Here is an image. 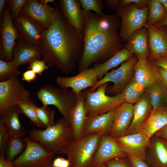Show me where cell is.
<instances>
[{
    "mask_svg": "<svg viewBox=\"0 0 167 167\" xmlns=\"http://www.w3.org/2000/svg\"><path fill=\"white\" fill-rule=\"evenodd\" d=\"M36 110L38 118L44 128H46L55 124L54 111L51 109L49 106L43 105L40 107L36 106Z\"/></svg>",
    "mask_w": 167,
    "mask_h": 167,
    "instance_id": "cell-35",
    "label": "cell"
},
{
    "mask_svg": "<svg viewBox=\"0 0 167 167\" xmlns=\"http://www.w3.org/2000/svg\"><path fill=\"white\" fill-rule=\"evenodd\" d=\"M148 6L141 8L132 4L119 6L116 11L121 18L119 33L123 43L127 42L135 32L145 26L149 14Z\"/></svg>",
    "mask_w": 167,
    "mask_h": 167,
    "instance_id": "cell-7",
    "label": "cell"
},
{
    "mask_svg": "<svg viewBox=\"0 0 167 167\" xmlns=\"http://www.w3.org/2000/svg\"><path fill=\"white\" fill-rule=\"evenodd\" d=\"M159 79L167 88V71L161 67H157Z\"/></svg>",
    "mask_w": 167,
    "mask_h": 167,
    "instance_id": "cell-46",
    "label": "cell"
},
{
    "mask_svg": "<svg viewBox=\"0 0 167 167\" xmlns=\"http://www.w3.org/2000/svg\"><path fill=\"white\" fill-rule=\"evenodd\" d=\"M133 77L145 89L160 79L157 67L147 58L138 59L134 68Z\"/></svg>",
    "mask_w": 167,
    "mask_h": 167,
    "instance_id": "cell-23",
    "label": "cell"
},
{
    "mask_svg": "<svg viewBox=\"0 0 167 167\" xmlns=\"http://www.w3.org/2000/svg\"><path fill=\"white\" fill-rule=\"evenodd\" d=\"M0 167H14L11 162L7 161L3 155L0 156Z\"/></svg>",
    "mask_w": 167,
    "mask_h": 167,
    "instance_id": "cell-49",
    "label": "cell"
},
{
    "mask_svg": "<svg viewBox=\"0 0 167 167\" xmlns=\"http://www.w3.org/2000/svg\"><path fill=\"white\" fill-rule=\"evenodd\" d=\"M61 157H57L55 158L52 163L53 167H60L62 160Z\"/></svg>",
    "mask_w": 167,
    "mask_h": 167,
    "instance_id": "cell-50",
    "label": "cell"
},
{
    "mask_svg": "<svg viewBox=\"0 0 167 167\" xmlns=\"http://www.w3.org/2000/svg\"><path fill=\"white\" fill-rule=\"evenodd\" d=\"M20 73L12 62H8L0 59V82L7 80L14 76H19Z\"/></svg>",
    "mask_w": 167,
    "mask_h": 167,
    "instance_id": "cell-36",
    "label": "cell"
},
{
    "mask_svg": "<svg viewBox=\"0 0 167 167\" xmlns=\"http://www.w3.org/2000/svg\"><path fill=\"white\" fill-rule=\"evenodd\" d=\"M83 10L89 11H93L97 15L103 13L102 11L104 7L103 2L101 0H79Z\"/></svg>",
    "mask_w": 167,
    "mask_h": 167,
    "instance_id": "cell-37",
    "label": "cell"
},
{
    "mask_svg": "<svg viewBox=\"0 0 167 167\" xmlns=\"http://www.w3.org/2000/svg\"><path fill=\"white\" fill-rule=\"evenodd\" d=\"M126 156L127 154L120 148L114 137L103 134L89 167H95L115 158Z\"/></svg>",
    "mask_w": 167,
    "mask_h": 167,
    "instance_id": "cell-13",
    "label": "cell"
},
{
    "mask_svg": "<svg viewBox=\"0 0 167 167\" xmlns=\"http://www.w3.org/2000/svg\"><path fill=\"white\" fill-rule=\"evenodd\" d=\"M57 5L64 17L76 29L84 33L89 11L83 10L79 0H59Z\"/></svg>",
    "mask_w": 167,
    "mask_h": 167,
    "instance_id": "cell-17",
    "label": "cell"
},
{
    "mask_svg": "<svg viewBox=\"0 0 167 167\" xmlns=\"http://www.w3.org/2000/svg\"><path fill=\"white\" fill-rule=\"evenodd\" d=\"M167 124V106L153 109L139 133L150 138L161 128Z\"/></svg>",
    "mask_w": 167,
    "mask_h": 167,
    "instance_id": "cell-27",
    "label": "cell"
},
{
    "mask_svg": "<svg viewBox=\"0 0 167 167\" xmlns=\"http://www.w3.org/2000/svg\"><path fill=\"white\" fill-rule=\"evenodd\" d=\"M86 117L84 95L82 91L78 95L76 102L70 110L67 120L73 130V139L84 136L83 129Z\"/></svg>",
    "mask_w": 167,
    "mask_h": 167,
    "instance_id": "cell-21",
    "label": "cell"
},
{
    "mask_svg": "<svg viewBox=\"0 0 167 167\" xmlns=\"http://www.w3.org/2000/svg\"><path fill=\"white\" fill-rule=\"evenodd\" d=\"M36 74L32 70L28 69L22 74L21 80L28 83L35 80L37 78Z\"/></svg>",
    "mask_w": 167,
    "mask_h": 167,
    "instance_id": "cell-44",
    "label": "cell"
},
{
    "mask_svg": "<svg viewBox=\"0 0 167 167\" xmlns=\"http://www.w3.org/2000/svg\"><path fill=\"white\" fill-rule=\"evenodd\" d=\"M20 110L18 105L12 107L0 115V119L7 129L10 135L22 138L26 134V131L19 118Z\"/></svg>",
    "mask_w": 167,
    "mask_h": 167,
    "instance_id": "cell-28",
    "label": "cell"
},
{
    "mask_svg": "<svg viewBox=\"0 0 167 167\" xmlns=\"http://www.w3.org/2000/svg\"><path fill=\"white\" fill-rule=\"evenodd\" d=\"M148 32L149 54L147 58L152 61L167 55V31L162 27L146 24Z\"/></svg>",
    "mask_w": 167,
    "mask_h": 167,
    "instance_id": "cell-18",
    "label": "cell"
},
{
    "mask_svg": "<svg viewBox=\"0 0 167 167\" xmlns=\"http://www.w3.org/2000/svg\"><path fill=\"white\" fill-rule=\"evenodd\" d=\"M29 135L54 154H62L63 148L73 139V129L63 118L45 130L33 128Z\"/></svg>",
    "mask_w": 167,
    "mask_h": 167,
    "instance_id": "cell-3",
    "label": "cell"
},
{
    "mask_svg": "<svg viewBox=\"0 0 167 167\" xmlns=\"http://www.w3.org/2000/svg\"><path fill=\"white\" fill-rule=\"evenodd\" d=\"M108 83L104 84L94 91L86 89L83 91L87 116L105 113L116 109L124 103L122 93L114 96L107 95Z\"/></svg>",
    "mask_w": 167,
    "mask_h": 167,
    "instance_id": "cell-5",
    "label": "cell"
},
{
    "mask_svg": "<svg viewBox=\"0 0 167 167\" xmlns=\"http://www.w3.org/2000/svg\"><path fill=\"white\" fill-rule=\"evenodd\" d=\"M134 108L133 104L124 102L115 110L109 135L113 137L123 135L131 124Z\"/></svg>",
    "mask_w": 167,
    "mask_h": 167,
    "instance_id": "cell-22",
    "label": "cell"
},
{
    "mask_svg": "<svg viewBox=\"0 0 167 167\" xmlns=\"http://www.w3.org/2000/svg\"><path fill=\"white\" fill-rule=\"evenodd\" d=\"M157 67H162L167 71V55L151 61Z\"/></svg>",
    "mask_w": 167,
    "mask_h": 167,
    "instance_id": "cell-45",
    "label": "cell"
},
{
    "mask_svg": "<svg viewBox=\"0 0 167 167\" xmlns=\"http://www.w3.org/2000/svg\"><path fill=\"white\" fill-rule=\"evenodd\" d=\"M145 89L133 77L125 87L122 92L124 102L135 103L145 93Z\"/></svg>",
    "mask_w": 167,
    "mask_h": 167,
    "instance_id": "cell-31",
    "label": "cell"
},
{
    "mask_svg": "<svg viewBox=\"0 0 167 167\" xmlns=\"http://www.w3.org/2000/svg\"><path fill=\"white\" fill-rule=\"evenodd\" d=\"M145 92L149 96L153 109L167 106V88L160 79L146 89Z\"/></svg>",
    "mask_w": 167,
    "mask_h": 167,
    "instance_id": "cell-30",
    "label": "cell"
},
{
    "mask_svg": "<svg viewBox=\"0 0 167 167\" xmlns=\"http://www.w3.org/2000/svg\"><path fill=\"white\" fill-rule=\"evenodd\" d=\"M37 1L41 4H47L48 3H54L55 1L54 0H39Z\"/></svg>",
    "mask_w": 167,
    "mask_h": 167,
    "instance_id": "cell-54",
    "label": "cell"
},
{
    "mask_svg": "<svg viewBox=\"0 0 167 167\" xmlns=\"http://www.w3.org/2000/svg\"><path fill=\"white\" fill-rule=\"evenodd\" d=\"M26 143L24 139L19 137L10 135L6 148L5 159L11 162L18 155L24 150Z\"/></svg>",
    "mask_w": 167,
    "mask_h": 167,
    "instance_id": "cell-32",
    "label": "cell"
},
{
    "mask_svg": "<svg viewBox=\"0 0 167 167\" xmlns=\"http://www.w3.org/2000/svg\"><path fill=\"white\" fill-rule=\"evenodd\" d=\"M149 14L146 24L155 25L167 17V13L159 0H149Z\"/></svg>",
    "mask_w": 167,
    "mask_h": 167,
    "instance_id": "cell-33",
    "label": "cell"
},
{
    "mask_svg": "<svg viewBox=\"0 0 167 167\" xmlns=\"http://www.w3.org/2000/svg\"><path fill=\"white\" fill-rule=\"evenodd\" d=\"M115 110L105 113L87 116L83 129L84 136L96 133L109 135Z\"/></svg>",
    "mask_w": 167,
    "mask_h": 167,
    "instance_id": "cell-25",
    "label": "cell"
},
{
    "mask_svg": "<svg viewBox=\"0 0 167 167\" xmlns=\"http://www.w3.org/2000/svg\"><path fill=\"white\" fill-rule=\"evenodd\" d=\"M148 0H121L120 2L121 6H124L130 4H135L139 8H143L148 6Z\"/></svg>",
    "mask_w": 167,
    "mask_h": 167,
    "instance_id": "cell-43",
    "label": "cell"
},
{
    "mask_svg": "<svg viewBox=\"0 0 167 167\" xmlns=\"http://www.w3.org/2000/svg\"><path fill=\"white\" fill-rule=\"evenodd\" d=\"M121 20L116 15L89 11L84 33V50L78 63L79 73L92 64L106 61L123 47L118 33Z\"/></svg>",
    "mask_w": 167,
    "mask_h": 167,
    "instance_id": "cell-2",
    "label": "cell"
},
{
    "mask_svg": "<svg viewBox=\"0 0 167 167\" xmlns=\"http://www.w3.org/2000/svg\"><path fill=\"white\" fill-rule=\"evenodd\" d=\"M18 105L20 113L25 115L32 123L39 127L44 128L38 118L36 106L30 97L20 101Z\"/></svg>",
    "mask_w": 167,
    "mask_h": 167,
    "instance_id": "cell-34",
    "label": "cell"
},
{
    "mask_svg": "<svg viewBox=\"0 0 167 167\" xmlns=\"http://www.w3.org/2000/svg\"><path fill=\"white\" fill-rule=\"evenodd\" d=\"M133 54L124 47L103 63L93 64L92 68L96 73L98 80L101 79L110 69L118 66L125 61L128 60Z\"/></svg>",
    "mask_w": 167,
    "mask_h": 167,
    "instance_id": "cell-29",
    "label": "cell"
},
{
    "mask_svg": "<svg viewBox=\"0 0 167 167\" xmlns=\"http://www.w3.org/2000/svg\"><path fill=\"white\" fill-rule=\"evenodd\" d=\"M105 1L107 8L116 11L120 5V0H107Z\"/></svg>",
    "mask_w": 167,
    "mask_h": 167,
    "instance_id": "cell-47",
    "label": "cell"
},
{
    "mask_svg": "<svg viewBox=\"0 0 167 167\" xmlns=\"http://www.w3.org/2000/svg\"><path fill=\"white\" fill-rule=\"evenodd\" d=\"M96 133L72 140L63 148L62 153L66 155L70 167H89L96 151L101 135Z\"/></svg>",
    "mask_w": 167,
    "mask_h": 167,
    "instance_id": "cell-4",
    "label": "cell"
},
{
    "mask_svg": "<svg viewBox=\"0 0 167 167\" xmlns=\"http://www.w3.org/2000/svg\"><path fill=\"white\" fill-rule=\"evenodd\" d=\"M105 164L107 167H132L127 156L115 158L105 162Z\"/></svg>",
    "mask_w": 167,
    "mask_h": 167,
    "instance_id": "cell-40",
    "label": "cell"
},
{
    "mask_svg": "<svg viewBox=\"0 0 167 167\" xmlns=\"http://www.w3.org/2000/svg\"><path fill=\"white\" fill-rule=\"evenodd\" d=\"M70 162L69 160L64 158H62V161L60 167H70Z\"/></svg>",
    "mask_w": 167,
    "mask_h": 167,
    "instance_id": "cell-52",
    "label": "cell"
},
{
    "mask_svg": "<svg viewBox=\"0 0 167 167\" xmlns=\"http://www.w3.org/2000/svg\"><path fill=\"white\" fill-rule=\"evenodd\" d=\"M164 6L167 13V0H159Z\"/></svg>",
    "mask_w": 167,
    "mask_h": 167,
    "instance_id": "cell-55",
    "label": "cell"
},
{
    "mask_svg": "<svg viewBox=\"0 0 167 167\" xmlns=\"http://www.w3.org/2000/svg\"><path fill=\"white\" fill-rule=\"evenodd\" d=\"M42 167H53L52 166V163L50 164L46 165Z\"/></svg>",
    "mask_w": 167,
    "mask_h": 167,
    "instance_id": "cell-57",
    "label": "cell"
},
{
    "mask_svg": "<svg viewBox=\"0 0 167 167\" xmlns=\"http://www.w3.org/2000/svg\"><path fill=\"white\" fill-rule=\"evenodd\" d=\"M1 22L0 59L6 62H11L13 50L18 34L14 25L7 2Z\"/></svg>",
    "mask_w": 167,
    "mask_h": 167,
    "instance_id": "cell-11",
    "label": "cell"
},
{
    "mask_svg": "<svg viewBox=\"0 0 167 167\" xmlns=\"http://www.w3.org/2000/svg\"><path fill=\"white\" fill-rule=\"evenodd\" d=\"M48 66L42 59H36L32 61L29 64L28 69L33 71L36 74L41 75L42 72L48 69Z\"/></svg>",
    "mask_w": 167,
    "mask_h": 167,
    "instance_id": "cell-41",
    "label": "cell"
},
{
    "mask_svg": "<svg viewBox=\"0 0 167 167\" xmlns=\"http://www.w3.org/2000/svg\"><path fill=\"white\" fill-rule=\"evenodd\" d=\"M41 47L30 45L18 37L13 52L12 62L17 68L20 65L30 64L33 60H40Z\"/></svg>",
    "mask_w": 167,
    "mask_h": 167,
    "instance_id": "cell-24",
    "label": "cell"
},
{
    "mask_svg": "<svg viewBox=\"0 0 167 167\" xmlns=\"http://www.w3.org/2000/svg\"><path fill=\"white\" fill-rule=\"evenodd\" d=\"M37 96L43 105L56 107L66 121L70 110L76 102L78 96L71 89L58 88L49 85L42 86Z\"/></svg>",
    "mask_w": 167,
    "mask_h": 167,
    "instance_id": "cell-6",
    "label": "cell"
},
{
    "mask_svg": "<svg viewBox=\"0 0 167 167\" xmlns=\"http://www.w3.org/2000/svg\"></svg>",
    "mask_w": 167,
    "mask_h": 167,
    "instance_id": "cell-58",
    "label": "cell"
},
{
    "mask_svg": "<svg viewBox=\"0 0 167 167\" xmlns=\"http://www.w3.org/2000/svg\"><path fill=\"white\" fill-rule=\"evenodd\" d=\"M96 167H107L105 164V163H103L102 164H100L96 166Z\"/></svg>",
    "mask_w": 167,
    "mask_h": 167,
    "instance_id": "cell-56",
    "label": "cell"
},
{
    "mask_svg": "<svg viewBox=\"0 0 167 167\" xmlns=\"http://www.w3.org/2000/svg\"><path fill=\"white\" fill-rule=\"evenodd\" d=\"M52 25L43 31L41 41L42 59L49 67H55L67 74L75 68L83 54L84 34L66 20L57 4Z\"/></svg>",
    "mask_w": 167,
    "mask_h": 167,
    "instance_id": "cell-1",
    "label": "cell"
},
{
    "mask_svg": "<svg viewBox=\"0 0 167 167\" xmlns=\"http://www.w3.org/2000/svg\"><path fill=\"white\" fill-rule=\"evenodd\" d=\"M28 0H10L7 1L8 6L13 20L16 19Z\"/></svg>",
    "mask_w": 167,
    "mask_h": 167,
    "instance_id": "cell-38",
    "label": "cell"
},
{
    "mask_svg": "<svg viewBox=\"0 0 167 167\" xmlns=\"http://www.w3.org/2000/svg\"><path fill=\"white\" fill-rule=\"evenodd\" d=\"M148 32L145 26L136 30L124 46L138 59L147 58L149 54Z\"/></svg>",
    "mask_w": 167,
    "mask_h": 167,
    "instance_id": "cell-26",
    "label": "cell"
},
{
    "mask_svg": "<svg viewBox=\"0 0 167 167\" xmlns=\"http://www.w3.org/2000/svg\"><path fill=\"white\" fill-rule=\"evenodd\" d=\"M9 136L7 129L3 121L0 119V156H5Z\"/></svg>",
    "mask_w": 167,
    "mask_h": 167,
    "instance_id": "cell-39",
    "label": "cell"
},
{
    "mask_svg": "<svg viewBox=\"0 0 167 167\" xmlns=\"http://www.w3.org/2000/svg\"><path fill=\"white\" fill-rule=\"evenodd\" d=\"M24 139L26 143V147L11 162L14 167H42L52 163L54 154L29 136Z\"/></svg>",
    "mask_w": 167,
    "mask_h": 167,
    "instance_id": "cell-9",
    "label": "cell"
},
{
    "mask_svg": "<svg viewBox=\"0 0 167 167\" xmlns=\"http://www.w3.org/2000/svg\"><path fill=\"white\" fill-rule=\"evenodd\" d=\"M154 135L167 141V124L157 131Z\"/></svg>",
    "mask_w": 167,
    "mask_h": 167,
    "instance_id": "cell-48",
    "label": "cell"
},
{
    "mask_svg": "<svg viewBox=\"0 0 167 167\" xmlns=\"http://www.w3.org/2000/svg\"><path fill=\"white\" fill-rule=\"evenodd\" d=\"M30 92L19 80V76L0 82V114L29 98Z\"/></svg>",
    "mask_w": 167,
    "mask_h": 167,
    "instance_id": "cell-10",
    "label": "cell"
},
{
    "mask_svg": "<svg viewBox=\"0 0 167 167\" xmlns=\"http://www.w3.org/2000/svg\"><path fill=\"white\" fill-rule=\"evenodd\" d=\"M6 0H0V20L2 19L3 11L6 2Z\"/></svg>",
    "mask_w": 167,
    "mask_h": 167,
    "instance_id": "cell-51",
    "label": "cell"
},
{
    "mask_svg": "<svg viewBox=\"0 0 167 167\" xmlns=\"http://www.w3.org/2000/svg\"><path fill=\"white\" fill-rule=\"evenodd\" d=\"M120 148L127 154L145 161L150 138L141 133L114 137Z\"/></svg>",
    "mask_w": 167,
    "mask_h": 167,
    "instance_id": "cell-16",
    "label": "cell"
},
{
    "mask_svg": "<svg viewBox=\"0 0 167 167\" xmlns=\"http://www.w3.org/2000/svg\"><path fill=\"white\" fill-rule=\"evenodd\" d=\"M127 157L132 167H150L145 161L133 155L127 154Z\"/></svg>",
    "mask_w": 167,
    "mask_h": 167,
    "instance_id": "cell-42",
    "label": "cell"
},
{
    "mask_svg": "<svg viewBox=\"0 0 167 167\" xmlns=\"http://www.w3.org/2000/svg\"><path fill=\"white\" fill-rule=\"evenodd\" d=\"M13 22L18 37L30 45L41 47L42 35L45 28L21 12Z\"/></svg>",
    "mask_w": 167,
    "mask_h": 167,
    "instance_id": "cell-12",
    "label": "cell"
},
{
    "mask_svg": "<svg viewBox=\"0 0 167 167\" xmlns=\"http://www.w3.org/2000/svg\"><path fill=\"white\" fill-rule=\"evenodd\" d=\"M134 107L131 124L122 136L139 133L153 109L149 96L145 92Z\"/></svg>",
    "mask_w": 167,
    "mask_h": 167,
    "instance_id": "cell-19",
    "label": "cell"
},
{
    "mask_svg": "<svg viewBox=\"0 0 167 167\" xmlns=\"http://www.w3.org/2000/svg\"><path fill=\"white\" fill-rule=\"evenodd\" d=\"M97 80L96 72L91 67L73 76L64 77L58 75L56 81L61 88H71L78 95L88 88L92 87Z\"/></svg>",
    "mask_w": 167,
    "mask_h": 167,
    "instance_id": "cell-15",
    "label": "cell"
},
{
    "mask_svg": "<svg viewBox=\"0 0 167 167\" xmlns=\"http://www.w3.org/2000/svg\"><path fill=\"white\" fill-rule=\"evenodd\" d=\"M155 26L157 28L165 26H167V17L163 20L155 25Z\"/></svg>",
    "mask_w": 167,
    "mask_h": 167,
    "instance_id": "cell-53",
    "label": "cell"
},
{
    "mask_svg": "<svg viewBox=\"0 0 167 167\" xmlns=\"http://www.w3.org/2000/svg\"><path fill=\"white\" fill-rule=\"evenodd\" d=\"M20 12L28 16L45 29L52 25L56 14L55 7L39 3L36 0H28Z\"/></svg>",
    "mask_w": 167,
    "mask_h": 167,
    "instance_id": "cell-14",
    "label": "cell"
},
{
    "mask_svg": "<svg viewBox=\"0 0 167 167\" xmlns=\"http://www.w3.org/2000/svg\"><path fill=\"white\" fill-rule=\"evenodd\" d=\"M134 54L128 60L121 64L118 69H113L105 73L101 79L98 80L92 87L88 89V91H94L101 85L112 82L113 84L109 88L107 87L106 93L115 95L122 93L134 75V68L138 58Z\"/></svg>",
    "mask_w": 167,
    "mask_h": 167,
    "instance_id": "cell-8",
    "label": "cell"
},
{
    "mask_svg": "<svg viewBox=\"0 0 167 167\" xmlns=\"http://www.w3.org/2000/svg\"><path fill=\"white\" fill-rule=\"evenodd\" d=\"M145 161L150 167H167V141L155 135L151 137Z\"/></svg>",
    "mask_w": 167,
    "mask_h": 167,
    "instance_id": "cell-20",
    "label": "cell"
}]
</instances>
